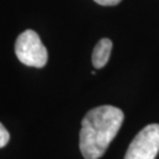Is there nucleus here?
Returning <instances> with one entry per match:
<instances>
[{
  "mask_svg": "<svg viewBox=\"0 0 159 159\" xmlns=\"http://www.w3.org/2000/svg\"><path fill=\"white\" fill-rule=\"evenodd\" d=\"M10 142V132L0 123V148L6 146Z\"/></svg>",
  "mask_w": 159,
  "mask_h": 159,
  "instance_id": "nucleus-5",
  "label": "nucleus"
},
{
  "mask_svg": "<svg viewBox=\"0 0 159 159\" xmlns=\"http://www.w3.org/2000/svg\"><path fill=\"white\" fill-rule=\"evenodd\" d=\"M14 51L19 61L26 66L41 68L47 64V50L38 33L33 30H26L19 34L16 40Z\"/></svg>",
  "mask_w": 159,
  "mask_h": 159,
  "instance_id": "nucleus-2",
  "label": "nucleus"
},
{
  "mask_svg": "<svg viewBox=\"0 0 159 159\" xmlns=\"http://www.w3.org/2000/svg\"><path fill=\"white\" fill-rule=\"evenodd\" d=\"M158 152L159 124H150L133 138L124 159H156Z\"/></svg>",
  "mask_w": 159,
  "mask_h": 159,
  "instance_id": "nucleus-3",
  "label": "nucleus"
},
{
  "mask_svg": "<svg viewBox=\"0 0 159 159\" xmlns=\"http://www.w3.org/2000/svg\"><path fill=\"white\" fill-rule=\"evenodd\" d=\"M124 113L118 107L102 105L90 110L81 120L79 148L85 159H99L119 132Z\"/></svg>",
  "mask_w": 159,
  "mask_h": 159,
  "instance_id": "nucleus-1",
  "label": "nucleus"
},
{
  "mask_svg": "<svg viewBox=\"0 0 159 159\" xmlns=\"http://www.w3.org/2000/svg\"><path fill=\"white\" fill-rule=\"evenodd\" d=\"M94 1L102 6H116L118 5L121 0H94Z\"/></svg>",
  "mask_w": 159,
  "mask_h": 159,
  "instance_id": "nucleus-6",
  "label": "nucleus"
},
{
  "mask_svg": "<svg viewBox=\"0 0 159 159\" xmlns=\"http://www.w3.org/2000/svg\"><path fill=\"white\" fill-rule=\"evenodd\" d=\"M112 46H113L112 41L107 38H102L97 43L92 53V64L94 68L99 70L107 64L112 51Z\"/></svg>",
  "mask_w": 159,
  "mask_h": 159,
  "instance_id": "nucleus-4",
  "label": "nucleus"
}]
</instances>
